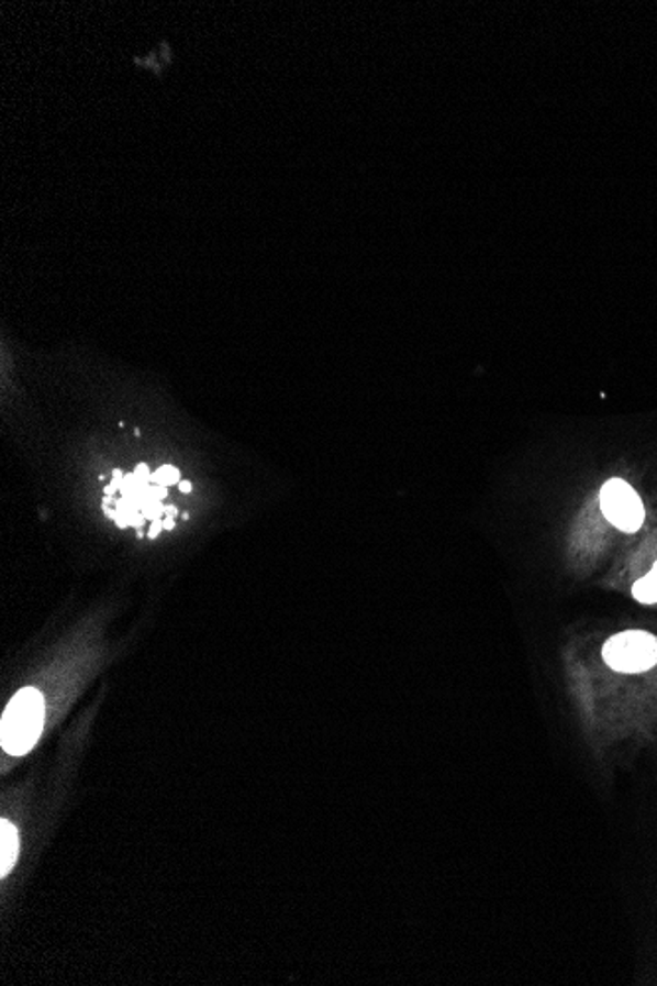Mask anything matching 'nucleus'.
Masks as SVG:
<instances>
[{"mask_svg":"<svg viewBox=\"0 0 657 986\" xmlns=\"http://www.w3.org/2000/svg\"><path fill=\"white\" fill-rule=\"evenodd\" d=\"M19 831L10 821L0 823V874L7 876L19 856Z\"/></svg>","mask_w":657,"mask_h":986,"instance_id":"nucleus-4","label":"nucleus"},{"mask_svg":"<svg viewBox=\"0 0 657 986\" xmlns=\"http://www.w3.org/2000/svg\"><path fill=\"white\" fill-rule=\"evenodd\" d=\"M632 592H634V597L638 601L646 602V605L657 602V562L654 565V569L642 581L634 585Z\"/></svg>","mask_w":657,"mask_h":986,"instance_id":"nucleus-5","label":"nucleus"},{"mask_svg":"<svg viewBox=\"0 0 657 986\" xmlns=\"http://www.w3.org/2000/svg\"><path fill=\"white\" fill-rule=\"evenodd\" d=\"M179 490H181V492H189V490H191V485H189L188 480H181V483H179Z\"/></svg>","mask_w":657,"mask_h":986,"instance_id":"nucleus-7","label":"nucleus"},{"mask_svg":"<svg viewBox=\"0 0 657 986\" xmlns=\"http://www.w3.org/2000/svg\"><path fill=\"white\" fill-rule=\"evenodd\" d=\"M604 660L616 672L638 674L657 664V639L649 632L630 630L612 636L604 644Z\"/></svg>","mask_w":657,"mask_h":986,"instance_id":"nucleus-2","label":"nucleus"},{"mask_svg":"<svg viewBox=\"0 0 657 986\" xmlns=\"http://www.w3.org/2000/svg\"><path fill=\"white\" fill-rule=\"evenodd\" d=\"M156 485H160V487H171V485H176L179 480V470L176 467H169V465H164L160 469L156 470V475L152 477Z\"/></svg>","mask_w":657,"mask_h":986,"instance_id":"nucleus-6","label":"nucleus"},{"mask_svg":"<svg viewBox=\"0 0 657 986\" xmlns=\"http://www.w3.org/2000/svg\"><path fill=\"white\" fill-rule=\"evenodd\" d=\"M46 721L44 696L34 687L20 689L10 699L0 723V742L7 754L22 756L34 749Z\"/></svg>","mask_w":657,"mask_h":986,"instance_id":"nucleus-1","label":"nucleus"},{"mask_svg":"<svg viewBox=\"0 0 657 986\" xmlns=\"http://www.w3.org/2000/svg\"><path fill=\"white\" fill-rule=\"evenodd\" d=\"M601 508L604 517L624 532H636L646 518L638 492L622 479H611L602 487Z\"/></svg>","mask_w":657,"mask_h":986,"instance_id":"nucleus-3","label":"nucleus"}]
</instances>
